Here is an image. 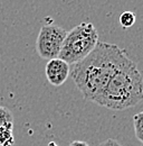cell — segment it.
I'll return each instance as SVG.
<instances>
[{"instance_id":"6","label":"cell","mask_w":143,"mask_h":146,"mask_svg":"<svg viewBox=\"0 0 143 146\" xmlns=\"http://www.w3.org/2000/svg\"><path fill=\"white\" fill-rule=\"evenodd\" d=\"M14 124H8L0 127V146H12L15 143L14 137Z\"/></svg>"},{"instance_id":"4","label":"cell","mask_w":143,"mask_h":146,"mask_svg":"<svg viewBox=\"0 0 143 146\" xmlns=\"http://www.w3.org/2000/svg\"><path fill=\"white\" fill-rule=\"evenodd\" d=\"M67 32L56 25H43L36 40V51L38 55L47 61L59 56L63 42Z\"/></svg>"},{"instance_id":"11","label":"cell","mask_w":143,"mask_h":146,"mask_svg":"<svg viewBox=\"0 0 143 146\" xmlns=\"http://www.w3.org/2000/svg\"><path fill=\"white\" fill-rule=\"evenodd\" d=\"M70 146H89L86 142H83V141H73Z\"/></svg>"},{"instance_id":"1","label":"cell","mask_w":143,"mask_h":146,"mask_svg":"<svg viewBox=\"0 0 143 146\" xmlns=\"http://www.w3.org/2000/svg\"><path fill=\"white\" fill-rule=\"evenodd\" d=\"M127 58L116 44L98 42L85 58L73 65L72 78L84 98L98 105L110 79Z\"/></svg>"},{"instance_id":"8","label":"cell","mask_w":143,"mask_h":146,"mask_svg":"<svg viewBox=\"0 0 143 146\" xmlns=\"http://www.w3.org/2000/svg\"><path fill=\"white\" fill-rule=\"evenodd\" d=\"M135 14L132 11H124L120 16V24L123 28H130L135 23Z\"/></svg>"},{"instance_id":"2","label":"cell","mask_w":143,"mask_h":146,"mask_svg":"<svg viewBox=\"0 0 143 146\" xmlns=\"http://www.w3.org/2000/svg\"><path fill=\"white\" fill-rule=\"evenodd\" d=\"M142 100L143 78L136 64L129 57L110 79L98 106L112 110H125Z\"/></svg>"},{"instance_id":"10","label":"cell","mask_w":143,"mask_h":146,"mask_svg":"<svg viewBox=\"0 0 143 146\" xmlns=\"http://www.w3.org/2000/svg\"><path fill=\"white\" fill-rule=\"evenodd\" d=\"M98 146H122L116 139H113V138H108L106 141L102 142L101 144H98Z\"/></svg>"},{"instance_id":"3","label":"cell","mask_w":143,"mask_h":146,"mask_svg":"<svg viewBox=\"0 0 143 146\" xmlns=\"http://www.w3.org/2000/svg\"><path fill=\"white\" fill-rule=\"evenodd\" d=\"M98 43V34L92 23H82L67 32L58 58L76 64L85 58Z\"/></svg>"},{"instance_id":"9","label":"cell","mask_w":143,"mask_h":146,"mask_svg":"<svg viewBox=\"0 0 143 146\" xmlns=\"http://www.w3.org/2000/svg\"><path fill=\"white\" fill-rule=\"evenodd\" d=\"M8 124H14L12 113L7 109L6 107L0 106V127L6 126Z\"/></svg>"},{"instance_id":"7","label":"cell","mask_w":143,"mask_h":146,"mask_svg":"<svg viewBox=\"0 0 143 146\" xmlns=\"http://www.w3.org/2000/svg\"><path fill=\"white\" fill-rule=\"evenodd\" d=\"M133 126H134V133H135L136 138L143 144V111L134 115Z\"/></svg>"},{"instance_id":"5","label":"cell","mask_w":143,"mask_h":146,"mask_svg":"<svg viewBox=\"0 0 143 146\" xmlns=\"http://www.w3.org/2000/svg\"><path fill=\"white\" fill-rule=\"evenodd\" d=\"M45 73L48 82L54 87H60L71 74V65L60 58H53L47 62Z\"/></svg>"}]
</instances>
